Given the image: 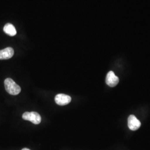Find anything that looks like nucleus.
Here are the masks:
<instances>
[{
  "label": "nucleus",
  "mask_w": 150,
  "mask_h": 150,
  "mask_svg": "<svg viewBox=\"0 0 150 150\" xmlns=\"http://www.w3.org/2000/svg\"><path fill=\"white\" fill-rule=\"evenodd\" d=\"M22 150H30V149H27V148H24V149H23Z\"/></svg>",
  "instance_id": "6e6552de"
},
{
  "label": "nucleus",
  "mask_w": 150,
  "mask_h": 150,
  "mask_svg": "<svg viewBox=\"0 0 150 150\" xmlns=\"http://www.w3.org/2000/svg\"><path fill=\"white\" fill-rule=\"evenodd\" d=\"M6 91L11 95H17L21 91V87L10 78L6 79L5 82Z\"/></svg>",
  "instance_id": "f257e3e1"
},
{
  "label": "nucleus",
  "mask_w": 150,
  "mask_h": 150,
  "mask_svg": "<svg viewBox=\"0 0 150 150\" xmlns=\"http://www.w3.org/2000/svg\"><path fill=\"white\" fill-rule=\"evenodd\" d=\"M127 123H128L129 129L132 131H136L138 129L141 125L139 120L133 115H129L128 118Z\"/></svg>",
  "instance_id": "39448f33"
},
{
  "label": "nucleus",
  "mask_w": 150,
  "mask_h": 150,
  "mask_svg": "<svg viewBox=\"0 0 150 150\" xmlns=\"http://www.w3.org/2000/svg\"><path fill=\"white\" fill-rule=\"evenodd\" d=\"M14 54V50L12 47L0 50V59H11Z\"/></svg>",
  "instance_id": "423d86ee"
},
{
  "label": "nucleus",
  "mask_w": 150,
  "mask_h": 150,
  "mask_svg": "<svg viewBox=\"0 0 150 150\" xmlns=\"http://www.w3.org/2000/svg\"><path fill=\"white\" fill-rule=\"evenodd\" d=\"M54 101L59 106H64L71 102V97L65 94L59 93L55 96Z\"/></svg>",
  "instance_id": "7ed1b4c3"
},
{
  "label": "nucleus",
  "mask_w": 150,
  "mask_h": 150,
  "mask_svg": "<svg viewBox=\"0 0 150 150\" xmlns=\"http://www.w3.org/2000/svg\"><path fill=\"white\" fill-rule=\"evenodd\" d=\"M4 31L5 32L6 34L11 36H13L16 35L17 33L15 27L11 23L6 24L4 27Z\"/></svg>",
  "instance_id": "0eeeda50"
},
{
  "label": "nucleus",
  "mask_w": 150,
  "mask_h": 150,
  "mask_svg": "<svg viewBox=\"0 0 150 150\" xmlns=\"http://www.w3.org/2000/svg\"><path fill=\"white\" fill-rule=\"evenodd\" d=\"M119 82V79L113 71H109L106 77V83L108 86L115 87Z\"/></svg>",
  "instance_id": "20e7f679"
},
{
  "label": "nucleus",
  "mask_w": 150,
  "mask_h": 150,
  "mask_svg": "<svg viewBox=\"0 0 150 150\" xmlns=\"http://www.w3.org/2000/svg\"><path fill=\"white\" fill-rule=\"evenodd\" d=\"M22 118L25 120L30 121L35 125L40 124L41 122V117L36 112H26L22 115Z\"/></svg>",
  "instance_id": "f03ea898"
}]
</instances>
